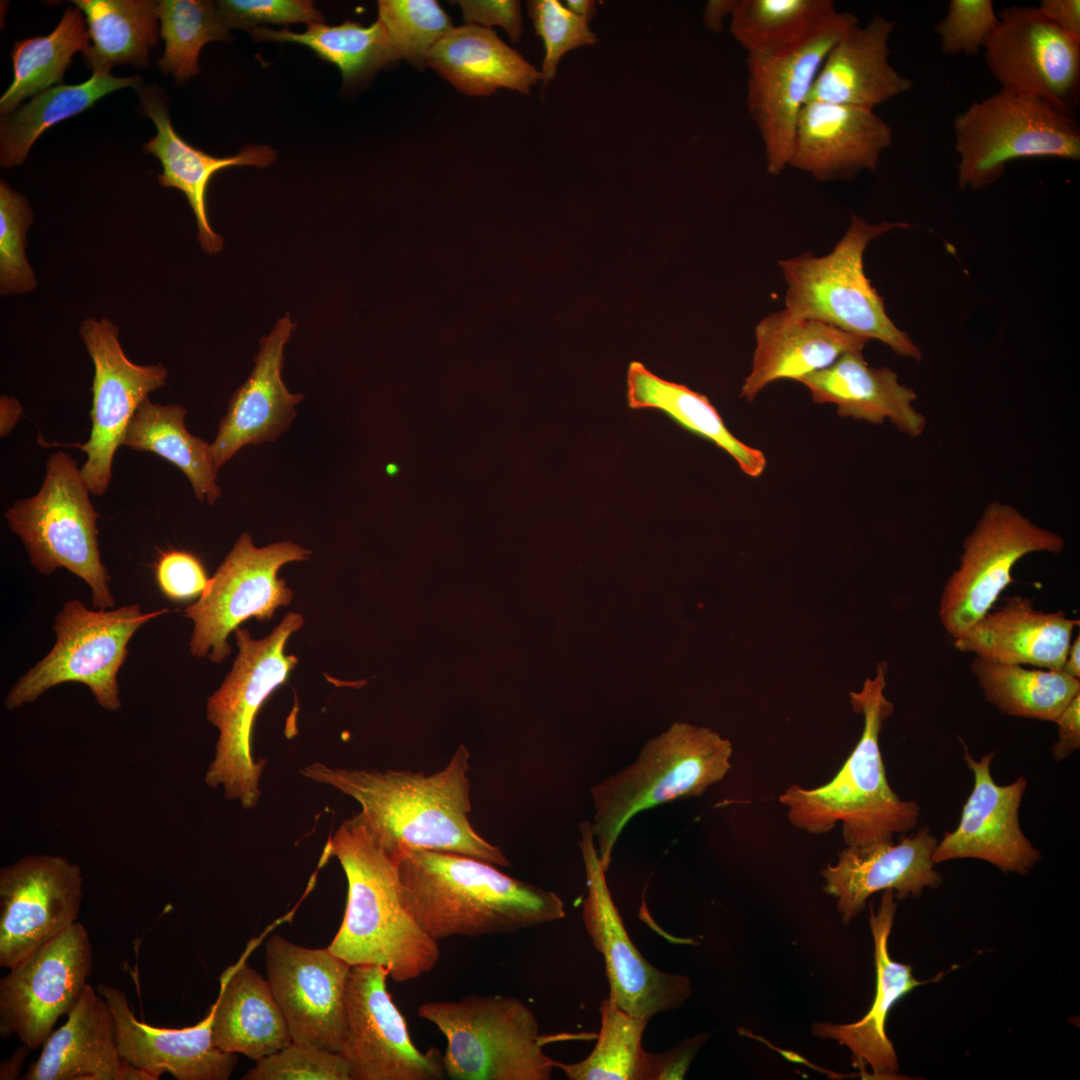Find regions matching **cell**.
I'll list each match as a JSON object with an SVG mask.
<instances>
[{
    "instance_id": "cell-1",
    "label": "cell",
    "mask_w": 1080,
    "mask_h": 1080,
    "mask_svg": "<svg viewBox=\"0 0 1080 1080\" xmlns=\"http://www.w3.org/2000/svg\"><path fill=\"white\" fill-rule=\"evenodd\" d=\"M469 752L459 745L448 764L423 771L346 769L321 762L300 770L305 778L337 789L361 806L359 812L390 852L401 846L458 853L495 866L511 865L502 849L472 827Z\"/></svg>"
},
{
    "instance_id": "cell-2",
    "label": "cell",
    "mask_w": 1080,
    "mask_h": 1080,
    "mask_svg": "<svg viewBox=\"0 0 1080 1080\" xmlns=\"http://www.w3.org/2000/svg\"><path fill=\"white\" fill-rule=\"evenodd\" d=\"M394 854L402 902L438 942L511 934L565 916L556 893L508 876L491 863L412 846Z\"/></svg>"
},
{
    "instance_id": "cell-3",
    "label": "cell",
    "mask_w": 1080,
    "mask_h": 1080,
    "mask_svg": "<svg viewBox=\"0 0 1080 1080\" xmlns=\"http://www.w3.org/2000/svg\"><path fill=\"white\" fill-rule=\"evenodd\" d=\"M335 857L347 879L340 928L328 948L350 966L379 965L396 982L414 980L437 965L439 942L405 908L397 860L361 814L345 820L325 844L321 862Z\"/></svg>"
},
{
    "instance_id": "cell-4",
    "label": "cell",
    "mask_w": 1080,
    "mask_h": 1080,
    "mask_svg": "<svg viewBox=\"0 0 1080 1080\" xmlns=\"http://www.w3.org/2000/svg\"><path fill=\"white\" fill-rule=\"evenodd\" d=\"M886 672V662L879 663L875 676L849 694L852 709L863 717V730L836 775L811 789L791 785L779 796L793 827L821 835L841 823L845 844L861 848L893 841L894 835L917 826L920 807L892 790L880 751L883 723L894 711L884 693Z\"/></svg>"
},
{
    "instance_id": "cell-5",
    "label": "cell",
    "mask_w": 1080,
    "mask_h": 1080,
    "mask_svg": "<svg viewBox=\"0 0 1080 1080\" xmlns=\"http://www.w3.org/2000/svg\"><path fill=\"white\" fill-rule=\"evenodd\" d=\"M732 744L717 732L674 723L650 739L627 767L591 788V823L597 851L607 871L627 823L659 805L702 795L731 769Z\"/></svg>"
},
{
    "instance_id": "cell-6",
    "label": "cell",
    "mask_w": 1080,
    "mask_h": 1080,
    "mask_svg": "<svg viewBox=\"0 0 1080 1080\" xmlns=\"http://www.w3.org/2000/svg\"><path fill=\"white\" fill-rule=\"evenodd\" d=\"M907 227L909 224L895 221L872 224L852 213L847 231L825 256L806 252L780 260L787 285L785 309L792 315L878 340L897 355L920 360V348L887 315L863 265L864 252L872 240Z\"/></svg>"
},
{
    "instance_id": "cell-7",
    "label": "cell",
    "mask_w": 1080,
    "mask_h": 1080,
    "mask_svg": "<svg viewBox=\"0 0 1080 1080\" xmlns=\"http://www.w3.org/2000/svg\"><path fill=\"white\" fill-rule=\"evenodd\" d=\"M302 624L300 614L288 613L270 635L258 640L252 639L248 630L237 628L239 653L232 670L207 700V720L219 735L205 782L211 788L222 787L225 797L237 800L244 809L253 808L259 801L265 765L252 752L255 718L296 666L297 658L287 655L285 646Z\"/></svg>"
},
{
    "instance_id": "cell-8",
    "label": "cell",
    "mask_w": 1080,
    "mask_h": 1080,
    "mask_svg": "<svg viewBox=\"0 0 1080 1080\" xmlns=\"http://www.w3.org/2000/svg\"><path fill=\"white\" fill-rule=\"evenodd\" d=\"M417 1014L434 1024L447 1044L445 1075L453 1080H549L555 1060L545 1054L533 1011L503 995H468L432 1001Z\"/></svg>"
},
{
    "instance_id": "cell-9",
    "label": "cell",
    "mask_w": 1080,
    "mask_h": 1080,
    "mask_svg": "<svg viewBox=\"0 0 1080 1080\" xmlns=\"http://www.w3.org/2000/svg\"><path fill=\"white\" fill-rule=\"evenodd\" d=\"M77 462L63 451L48 458L39 491L16 501L4 517L34 569L49 576L64 568L89 586L95 609L115 605L98 543V512Z\"/></svg>"
},
{
    "instance_id": "cell-10",
    "label": "cell",
    "mask_w": 1080,
    "mask_h": 1080,
    "mask_svg": "<svg viewBox=\"0 0 1080 1080\" xmlns=\"http://www.w3.org/2000/svg\"><path fill=\"white\" fill-rule=\"evenodd\" d=\"M953 132L962 189L995 183L1012 160L1080 159V127L1074 115L1004 89L958 113Z\"/></svg>"
},
{
    "instance_id": "cell-11",
    "label": "cell",
    "mask_w": 1080,
    "mask_h": 1080,
    "mask_svg": "<svg viewBox=\"0 0 1080 1080\" xmlns=\"http://www.w3.org/2000/svg\"><path fill=\"white\" fill-rule=\"evenodd\" d=\"M167 611L144 613L138 604L90 610L77 599L65 602L53 624L54 646L11 687L5 708L14 710L56 685L77 682L89 688L100 707L118 710L117 676L128 644L141 626Z\"/></svg>"
},
{
    "instance_id": "cell-12",
    "label": "cell",
    "mask_w": 1080,
    "mask_h": 1080,
    "mask_svg": "<svg viewBox=\"0 0 1080 1080\" xmlns=\"http://www.w3.org/2000/svg\"><path fill=\"white\" fill-rule=\"evenodd\" d=\"M1061 535L1034 523L1014 506L989 503L965 537L959 567L947 579L939 601V619L953 639L990 611L1008 585L1012 569L1035 552L1059 554Z\"/></svg>"
},
{
    "instance_id": "cell-13",
    "label": "cell",
    "mask_w": 1080,
    "mask_h": 1080,
    "mask_svg": "<svg viewBox=\"0 0 1080 1080\" xmlns=\"http://www.w3.org/2000/svg\"><path fill=\"white\" fill-rule=\"evenodd\" d=\"M310 551L292 542L257 548L242 534L217 569L208 586L185 617L194 623L189 648L193 656L206 655L215 663L230 654L228 635L250 617L270 618L276 608L290 603L293 593L279 569L308 558Z\"/></svg>"
},
{
    "instance_id": "cell-14",
    "label": "cell",
    "mask_w": 1080,
    "mask_h": 1080,
    "mask_svg": "<svg viewBox=\"0 0 1080 1080\" xmlns=\"http://www.w3.org/2000/svg\"><path fill=\"white\" fill-rule=\"evenodd\" d=\"M579 830L587 884L583 922L604 958L608 997L624 1012L648 1020L680 1007L691 995V980L659 970L636 948L608 888L591 822H582Z\"/></svg>"
},
{
    "instance_id": "cell-15",
    "label": "cell",
    "mask_w": 1080,
    "mask_h": 1080,
    "mask_svg": "<svg viewBox=\"0 0 1080 1080\" xmlns=\"http://www.w3.org/2000/svg\"><path fill=\"white\" fill-rule=\"evenodd\" d=\"M92 970V944L77 921L0 979L1 1037L38 1049L81 999Z\"/></svg>"
},
{
    "instance_id": "cell-16",
    "label": "cell",
    "mask_w": 1080,
    "mask_h": 1080,
    "mask_svg": "<svg viewBox=\"0 0 1080 1080\" xmlns=\"http://www.w3.org/2000/svg\"><path fill=\"white\" fill-rule=\"evenodd\" d=\"M983 50L1001 89L1040 98L1074 115L1080 95V41L1036 7L1003 8Z\"/></svg>"
},
{
    "instance_id": "cell-17",
    "label": "cell",
    "mask_w": 1080,
    "mask_h": 1080,
    "mask_svg": "<svg viewBox=\"0 0 1080 1080\" xmlns=\"http://www.w3.org/2000/svg\"><path fill=\"white\" fill-rule=\"evenodd\" d=\"M388 971L351 966L346 987L347 1035L340 1054L351 1080H435L445 1075L442 1054L419 1050L387 991Z\"/></svg>"
},
{
    "instance_id": "cell-18",
    "label": "cell",
    "mask_w": 1080,
    "mask_h": 1080,
    "mask_svg": "<svg viewBox=\"0 0 1080 1080\" xmlns=\"http://www.w3.org/2000/svg\"><path fill=\"white\" fill-rule=\"evenodd\" d=\"M82 341L94 365L91 431L79 448L87 454L80 468L90 492L101 496L109 488L114 455L126 428L148 394L166 383L162 364L139 365L125 355L117 325L107 318H88L80 325Z\"/></svg>"
},
{
    "instance_id": "cell-19",
    "label": "cell",
    "mask_w": 1080,
    "mask_h": 1080,
    "mask_svg": "<svg viewBox=\"0 0 1080 1080\" xmlns=\"http://www.w3.org/2000/svg\"><path fill=\"white\" fill-rule=\"evenodd\" d=\"M265 964L291 1040L339 1053L347 1035L351 966L328 947L307 948L280 935L267 941Z\"/></svg>"
},
{
    "instance_id": "cell-20",
    "label": "cell",
    "mask_w": 1080,
    "mask_h": 1080,
    "mask_svg": "<svg viewBox=\"0 0 1080 1080\" xmlns=\"http://www.w3.org/2000/svg\"><path fill=\"white\" fill-rule=\"evenodd\" d=\"M83 897L80 867L37 854L0 870V966L10 969L77 922Z\"/></svg>"
},
{
    "instance_id": "cell-21",
    "label": "cell",
    "mask_w": 1080,
    "mask_h": 1080,
    "mask_svg": "<svg viewBox=\"0 0 1080 1080\" xmlns=\"http://www.w3.org/2000/svg\"><path fill=\"white\" fill-rule=\"evenodd\" d=\"M858 23L849 12L838 15L800 46L776 56L748 55L747 107L763 142L766 168L778 175L791 154L799 114L833 44Z\"/></svg>"
},
{
    "instance_id": "cell-22",
    "label": "cell",
    "mask_w": 1080,
    "mask_h": 1080,
    "mask_svg": "<svg viewBox=\"0 0 1080 1080\" xmlns=\"http://www.w3.org/2000/svg\"><path fill=\"white\" fill-rule=\"evenodd\" d=\"M963 758L973 773L974 785L963 805L954 831L937 842L933 861L984 860L1002 872L1027 874L1040 860V852L1023 833L1019 808L1027 786L1023 776L1008 785L997 784L990 771L995 752L974 759L963 745Z\"/></svg>"
},
{
    "instance_id": "cell-23",
    "label": "cell",
    "mask_w": 1080,
    "mask_h": 1080,
    "mask_svg": "<svg viewBox=\"0 0 1080 1080\" xmlns=\"http://www.w3.org/2000/svg\"><path fill=\"white\" fill-rule=\"evenodd\" d=\"M893 142L891 126L874 110L808 101L797 121L788 167L819 182L876 171Z\"/></svg>"
},
{
    "instance_id": "cell-24",
    "label": "cell",
    "mask_w": 1080,
    "mask_h": 1080,
    "mask_svg": "<svg viewBox=\"0 0 1080 1080\" xmlns=\"http://www.w3.org/2000/svg\"><path fill=\"white\" fill-rule=\"evenodd\" d=\"M937 838L928 827L910 836L867 847L844 848L834 865L822 871L824 891L837 899L845 924L879 891L892 890L897 900L917 897L925 888H937L942 876L934 869Z\"/></svg>"
},
{
    "instance_id": "cell-25",
    "label": "cell",
    "mask_w": 1080,
    "mask_h": 1080,
    "mask_svg": "<svg viewBox=\"0 0 1080 1080\" xmlns=\"http://www.w3.org/2000/svg\"><path fill=\"white\" fill-rule=\"evenodd\" d=\"M99 994L111 1010L122 1059L147 1070L157 1079L170 1073L178 1080H227L237 1054L218 1048L212 1034L213 1010L197 1025L182 1029L155 1027L138 1020L126 994L102 984Z\"/></svg>"
},
{
    "instance_id": "cell-26",
    "label": "cell",
    "mask_w": 1080,
    "mask_h": 1080,
    "mask_svg": "<svg viewBox=\"0 0 1080 1080\" xmlns=\"http://www.w3.org/2000/svg\"><path fill=\"white\" fill-rule=\"evenodd\" d=\"M295 324L288 314L261 338L254 367L246 381L233 393L221 419L211 451L219 470L242 447L271 442L293 421L295 406L302 394L288 391L282 377L284 346Z\"/></svg>"
},
{
    "instance_id": "cell-27",
    "label": "cell",
    "mask_w": 1080,
    "mask_h": 1080,
    "mask_svg": "<svg viewBox=\"0 0 1080 1080\" xmlns=\"http://www.w3.org/2000/svg\"><path fill=\"white\" fill-rule=\"evenodd\" d=\"M897 908L895 893L885 890L875 912L870 906L869 923L874 941L876 967V992L869 1011L860 1020L849 1024L817 1022L813 1033L819 1038L834 1039L852 1053L854 1066L865 1071L869 1067L874 1076L894 1078L899 1063L892 1042L886 1034L887 1017L897 1001L917 986L919 981L912 975V967L891 959L888 939Z\"/></svg>"
},
{
    "instance_id": "cell-28",
    "label": "cell",
    "mask_w": 1080,
    "mask_h": 1080,
    "mask_svg": "<svg viewBox=\"0 0 1080 1080\" xmlns=\"http://www.w3.org/2000/svg\"><path fill=\"white\" fill-rule=\"evenodd\" d=\"M144 114L149 117L157 133L143 145L145 152L153 154L162 165L157 178L161 186L176 188L184 193L191 206L197 224V240L208 254L223 249V237L211 227L207 212V188L214 174L233 166L264 168L276 160V151L267 145L250 144L232 156L215 157L199 150L174 130L166 103L154 87L137 88Z\"/></svg>"
},
{
    "instance_id": "cell-29",
    "label": "cell",
    "mask_w": 1080,
    "mask_h": 1080,
    "mask_svg": "<svg viewBox=\"0 0 1080 1080\" xmlns=\"http://www.w3.org/2000/svg\"><path fill=\"white\" fill-rule=\"evenodd\" d=\"M895 22L880 15L850 26L828 51L807 98L874 110L911 90L888 61Z\"/></svg>"
},
{
    "instance_id": "cell-30",
    "label": "cell",
    "mask_w": 1080,
    "mask_h": 1080,
    "mask_svg": "<svg viewBox=\"0 0 1080 1080\" xmlns=\"http://www.w3.org/2000/svg\"><path fill=\"white\" fill-rule=\"evenodd\" d=\"M755 341L751 371L740 392L748 402L775 381H799L827 368L844 354L862 352L870 340L818 320L792 315L784 308L757 324Z\"/></svg>"
},
{
    "instance_id": "cell-31",
    "label": "cell",
    "mask_w": 1080,
    "mask_h": 1080,
    "mask_svg": "<svg viewBox=\"0 0 1080 1080\" xmlns=\"http://www.w3.org/2000/svg\"><path fill=\"white\" fill-rule=\"evenodd\" d=\"M1078 619L1043 612L1028 597L1013 596L954 639L957 650L1006 664L1061 672Z\"/></svg>"
},
{
    "instance_id": "cell-32",
    "label": "cell",
    "mask_w": 1080,
    "mask_h": 1080,
    "mask_svg": "<svg viewBox=\"0 0 1080 1080\" xmlns=\"http://www.w3.org/2000/svg\"><path fill=\"white\" fill-rule=\"evenodd\" d=\"M798 382L809 390L815 403L836 405L841 417L877 425L888 420L911 437L925 432L926 417L913 405L915 391L901 384L890 368L870 366L862 352L844 354Z\"/></svg>"
},
{
    "instance_id": "cell-33",
    "label": "cell",
    "mask_w": 1080,
    "mask_h": 1080,
    "mask_svg": "<svg viewBox=\"0 0 1080 1080\" xmlns=\"http://www.w3.org/2000/svg\"><path fill=\"white\" fill-rule=\"evenodd\" d=\"M67 1016L22 1079L115 1080L122 1058L105 999L89 984Z\"/></svg>"
},
{
    "instance_id": "cell-34",
    "label": "cell",
    "mask_w": 1080,
    "mask_h": 1080,
    "mask_svg": "<svg viewBox=\"0 0 1080 1080\" xmlns=\"http://www.w3.org/2000/svg\"><path fill=\"white\" fill-rule=\"evenodd\" d=\"M213 1010L218 1048L258 1061L291 1043L283 1014L267 979L243 958L224 971Z\"/></svg>"
},
{
    "instance_id": "cell-35",
    "label": "cell",
    "mask_w": 1080,
    "mask_h": 1080,
    "mask_svg": "<svg viewBox=\"0 0 1080 1080\" xmlns=\"http://www.w3.org/2000/svg\"><path fill=\"white\" fill-rule=\"evenodd\" d=\"M427 66L457 90L485 96L499 88L528 94L541 72L487 27H453L430 50Z\"/></svg>"
},
{
    "instance_id": "cell-36",
    "label": "cell",
    "mask_w": 1080,
    "mask_h": 1080,
    "mask_svg": "<svg viewBox=\"0 0 1080 1080\" xmlns=\"http://www.w3.org/2000/svg\"><path fill=\"white\" fill-rule=\"evenodd\" d=\"M627 400L632 409L660 410L689 432L712 442L728 453L746 475L755 478L764 472V453L734 436L705 395L662 379L633 361L627 371Z\"/></svg>"
},
{
    "instance_id": "cell-37",
    "label": "cell",
    "mask_w": 1080,
    "mask_h": 1080,
    "mask_svg": "<svg viewBox=\"0 0 1080 1080\" xmlns=\"http://www.w3.org/2000/svg\"><path fill=\"white\" fill-rule=\"evenodd\" d=\"M182 405H162L145 398L132 416L121 445L150 451L176 465L188 478L195 496L210 505L221 496L211 444L185 427Z\"/></svg>"
},
{
    "instance_id": "cell-38",
    "label": "cell",
    "mask_w": 1080,
    "mask_h": 1080,
    "mask_svg": "<svg viewBox=\"0 0 1080 1080\" xmlns=\"http://www.w3.org/2000/svg\"><path fill=\"white\" fill-rule=\"evenodd\" d=\"M141 78L116 77L97 71L85 82L51 87L2 116L0 124V165L24 163L32 145L47 129L91 108L102 97L125 87L138 88Z\"/></svg>"
},
{
    "instance_id": "cell-39",
    "label": "cell",
    "mask_w": 1080,
    "mask_h": 1080,
    "mask_svg": "<svg viewBox=\"0 0 1080 1080\" xmlns=\"http://www.w3.org/2000/svg\"><path fill=\"white\" fill-rule=\"evenodd\" d=\"M85 16L92 44L83 59L93 73L115 64L146 67L158 44L157 1L74 0Z\"/></svg>"
},
{
    "instance_id": "cell-40",
    "label": "cell",
    "mask_w": 1080,
    "mask_h": 1080,
    "mask_svg": "<svg viewBox=\"0 0 1080 1080\" xmlns=\"http://www.w3.org/2000/svg\"><path fill=\"white\" fill-rule=\"evenodd\" d=\"M838 13L832 0H739L730 31L748 55L776 56L806 42Z\"/></svg>"
},
{
    "instance_id": "cell-41",
    "label": "cell",
    "mask_w": 1080,
    "mask_h": 1080,
    "mask_svg": "<svg viewBox=\"0 0 1080 1080\" xmlns=\"http://www.w3.org/2000/svg\"><path fill=\"white\" fill-rule=\"evenodd\" d=\"M971 668L986 700L1009 716L1055 722L1080 693V680L1062 672L979 657Z\"/></svg>"
},
{
    "instance_id": "cell-42",
    "label": "cell",
    "mask_w": 1080,
    "mask_h": 1080,
    "mask_svg": "<svg viewBox=\"0 0 1080 1080\" xmlns=\"http://www.w3.org/2000/svg\"><path fill=\"white\" fill-rule=\"evenodd\" d=\"M250 33L256 41L295 42L309 47L319 58L338 67L344 83L364 79L400 60L385 26L378 19L369 26L346 20L336 26L311 24L301 33L266 27H257Z\"/></svg>"
},
{
    "instance_id": "cell-43",
    "label": "cell",
    "mask_w": 1080,
    "mask_h": 1080,
    "mask_svg": "<svg viewBox=\"0 0 1080 1080\" xmlns=\"http://www.w3.org/2000/svg\"><path fill=\"white\" fill-rule=\"evenodd\" d=\"M87 28L82 11L76 6L69 7L50 34L14 44L13 81L0 98L2 116L16 110L26 98L62 82L72 56L79 51L84 53L90 46Z\"/></svg>"
},
{
    "instance_id": "cell-44",
    "label": "cell",
    "mask_w": 1080,
    "mask_h": 1080,
    "mask_svg": "<svg viewBox=\"0 0 1080 1080\" xmlns=\"http://www.w3.org/2000/svg\"><path fill=\"white\" fill-rule=\"evenodd\" d=\"M601 1028L588 1057L555 1068L570 1080H648L647 1051L642 1037L648 1019L634 1017L607 997L600 1005Z\"/></svg>"
},
{
    "instance_id": "cell-45",
    "label": "cell",
    "mask_w": 1080,
    "mask_h": 1080,
    "mask_svg": "<svg viewBox=\"0 0 1080 1080\" xmlns=\"http://www.w3.org/2000/svg\"><path fill=\"white\" fill-rule=\"evenodd\" d=\"M160 36L165 42L158 66L178 83L199 72L202 47L213 40L229 42L231 33L218 13L216 2L208 0L157 1Z\"/></svg>"
},
{
    "instance_id": "cell-46",
    "label": "cell",
    "mask_w": 1080,
    "mask_h": 1080,
    "mask_svg": "<svg viewBox=\"0 0 1080 1080\" xmlns=\"http://www.w3.org/2000/svg\"><path fill=\"white\" fill-rule=\"evenodd\" d=\"M378 20L385 26L400 59L423 69L432 47L452 28L434 0H380Z\"/></svg>"
},
{
    "instance_id": "cell-47",
    "label": "cell",
    "mask_w": 1080,
    "mask_h": 1080,
    "mask_svg": "<svg viewBox=\"0 0 1080 1080\" xmlns=\"http://www.w3.org/2000/svg\"><path fill=\"white\" fill-rule=\"evenodd\" d=\"M33 222L28 200L0 182V293L2 296L33 292L36 275L26 257V233Z\"/></svg>"
},
{
    "instance_id": "cell-48",
    "label": "cell",
    "mask_w": 1080,
    "mask_h": 1080,
    "mask_svg": "<svg viewBox=\"0 0 1080 1080\" xmlns=\"http://www.w3.org/2000/svg\"><path fill=\"white\" fill-rule=\"evenodd\" d=\"M527 12L535 33L544 43L545 56L540 72L545 88L554 79L558 63L564 54L579 47L595 45L598 39L587 21L572 13L558 0L528 1Z\"/></svg>"
},
{
    "instance_id": "cell-49",
    "label": "cell",
    "mask_w": 1080,
    "mask_h": 1080,
    "mask_svg": "<svg viewBox=\"0 0 1080 1080\" xmlns=\"http://www.w3.org/2000/svg\"><path fill=\"white\" fill-rule=\"evenodd\" d=\"M244 1080H351L340 1053L291 1041L258 1061Z\"/></svg>"
},
{
    "instance_id": "cell-50",
    "label": "cell",
    "mask_w": 1080,
    "mask_h": 1080,
    "mask_svg": "<svg viewBox=\"0 0 1080 1080\" xmlns=\"http://www.w3.org/2000/svg\"><path fill=\"white\" fill-rule=\"evenodd\" d=\"M997 22L991 0H951L935 31L943 53L973 56L983 49Z\"/></svg>"
},
{
    "instance_id": "cell-51",
    "label": "cell",
    "mask_w": 1080,
    "mask_h": 1080,
    "mask_svg": "<svg viewBox=\"0 0 1080 1080\" xmlns=\"http://www.w3.org/2000/svg\"><path fill=\"white\" fill-rule=\"evenodd\" d=\"M223 23L230 29L251 31L260 24L325 22L313 1L308 0H220L216 2Z\"/></svg>"
},
{
    "instance_id": "cell-52",
    "label": "cell",
    "mask_w": 1080,
    "mask_h": 1080,
    "mask_svg": "<svg viewBox=\"0 0 1080 1080\" xmlns=\"http://www.w3.org/2000/svg\"><path fill=\"white\" fill-rule=\"evenodd\" d=\"M155 574L162 592L173 600H185L201 595L210 581L197 557L178 550L161 554Z\"/></svg>"
},
{
    "instance_id": "cell-53",
    "label": "cell",
    "mask_w": 1080,
    "mask_h": 1080,
    "mask_svg": "<svg viewBox=\"0 0 1080 1080\" xmlns=\"http://www.w3.org/2000/svg\"><path fill=\"white\" fill-rule=\"evenodd\" d=\"M454 3L460 6L467 24L484 25L487 28L498 25L504 28L513 42L520 41L524 28L519 1L459 0Z\"/></svg>"
},
{
    "instance_id": "cell-54",
    "label": "cell",
    "mask_w": 1080,
    "mask_h": 1080,
    "mask_svg": "<svg viewBox=\"0 0 1080 1080\" xmlns=\"http://www.w3.org/2000/svg\"><path fill=\"white\" fill-rule=\"evenodd\" d=\"M710 1037V1033H699L686 1038L673 1048L661 1052H647L648 1080L683 1079L698 1051Z\"/></svg>"
},
{
    "instance_id": "cell-55",
    "label": "cell",
    "mask_w": 1080,
    "mask_h": 1080,
    "mask_svg": "<svg viewBox=\"0 0 1080 1080\" xmlns=\"http://www.w3.org/2000/svg\"><path fill=\"white\" fill-rule=\"evenodd\" d=\"M1055 723L1058 739L1051 752L1056 761H1062L1080 747V693L1073 697Z\"/></svg>"
},
{
    "instance_id": "cell-56",
    "label": "cell",
    "mask_w": 1080,
    "mask_h": 1080,
    "mask_svg": "<svg viewBox=\"0 0 1080 1080\" xmlns=\"http://www.w3.org/2000/svg\"><path fill=\"white\" fill-rule=\"evenodd\" d=\"M1037 10L1057 28L1080 41V1L1042 0Z\"/></svg>"
},
{
    "instance_id": "cell-57",
    "label": "cell",
    "mask_w": 1080,
    "mask_h": 1080,
    "mask_svg": "<svg viewBox=\"0 0 1080 1080\" xmlns=\"http://www.w3.org/2000/svg\"><path fill=\"white\" fill-rule=\"evenodd\" d=\"M738 3L739 0L708 1L705 4L703 11V22L705 27L714 33H720L723 29L725 18L732 16Z\"/></svg>"
},
{
    "instance_id": "cell-58",
    "label": "cell",
    "mask_w": 1080,
    "mask_h": 1080,
    "mask_svg": "<svg viewBox=\"0 0 1080 1080\" xmlns=\"http://www.w3.org/2000/svg\"><path fill=\"white\" fill-rule=\"evenodd\" d=\"M22 406L20 402L7 395H2L0 398V435L1 437L7 436L18 423L22 416Z\"/></svg>"
},
{
    "instance_id": "cell-59",
    "label": "cell",
    "mask_w": 1080,
    "mask_h": 1080,
    "mask_svg": "<svg viewBox=\"0 0 1080 1080\" xmlns=\"http://www.w3.org/2000/svg\"><path fill=\"white\" fill-rule=\"evenodd\" d=\"M29 1048L22 1044L14 1053L0 1064V1079H17L23 1067L25 1058L29 1054Z\"/></svg>"
},
{
    "instance_id": "cell-60",
    "label": "cell",
    "mask_w": 1080,
    "mask_h": 1080,
    "mask_svg": "<svg viewBox=\"0 0 1080 1080\" xmlns=\"http://www.w3.org/2000/svg\"><path fill=\"white\" fill-rule=\"evenodd\" d=\"M1062 673L1080 680V636L1077 634L1076 638L1071 641L1069 646L1064 665L1061 670Z\"/></svg>"
},
{
    "instance_id": "cell-61",
    "label": "cell",
    "mask_w": 1080,
    "mask_h": 1080,
    "mask_svg": "<svg viewBox=\"0 0 1080 1080\" xmlns=\"http://www.w3.org/2000/svg\"><path fill=\"white\" fill-rule=\"evenodd\" d=\"M115 1080H158L145 1069L122 1059L115 1075Z\"/></svg>"
},
{
    "instance_id": "cell-62",
    "label": "cell",
    "mask_w": 1080,
    "mask_h": 1080,
    "mask_svg": "<svg viewBox=\"0 0 1080 1080\" xmlns=\"http://www.w3.org/2000/svg\"><path fill=\"white\" fill-rule=\"evenodd\" d=\"M564 5L588 23L597 13V4L594 0H567Z\"/></svg>"
}]
</instances>
